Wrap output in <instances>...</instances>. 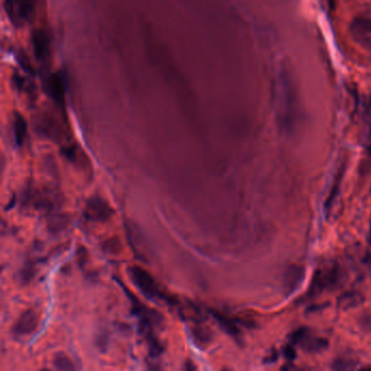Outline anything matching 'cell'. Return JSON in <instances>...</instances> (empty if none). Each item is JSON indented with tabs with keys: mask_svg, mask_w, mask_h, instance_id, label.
Instances as JSON below:
<instances>
[{
	"mask_svg": "<svg viewBox=\"0 0 371 371\" xmlns=\"http://www.w3.org/2000/svg\"><path fill=\"white\" fill-rule=\"evenodd\" d=\"M341 269L337 263H327L320 265L312 277L308 294L316 296L326 290L337 288V283L341 280Z\"/></svg>",
	"mask_w": 371,
	"mask_h": 371,
	"instance_id": "obj_1",
	"label": "cell"
},
{
	"mask_svg": "<svg viewBox=\"0 0 371 371\" xmlns=\"http://www.w3.org/2000/svg\"><path fill=\"white\" fill-rule=\"evenodd\" d=\"M130 278L136 288L145 295L146 298L154 300H165L167 302V295L160 289L155 279L140 267H132L130 269Z\"/></svg>",
	"mask_w": 371,
	"mask_h": 371,
	"instance_id": "obj_2",
	"label": "cell"
},
{
	"mask_svg": "<svg viewBox=\"0 0 371 371\" xmlns=\"http://www.w3.org/2000/svg\"><path fill=\"white\" fill-rule=\"evenodd\" d=\"M349 30L355 42L371 54V13L356 15L351 20Z\"/></svg>",
	"mask_w": 371,
	"mask_h": 371,
	"instance_id": "obj_3",
	"label": "cell"
},
{
	"mask_svg": "<svg viewBox=\"0 0 371 371\" xmlns=\"http://www.w3.org/2000/svg\"><path fill=\"white\" fill-rule=\"evenodd\" d=\"M293 343L300 344L308 353H319L328 347V341L323 337H314L305 328H300L292 335Z\"/></svg>",
	"mask_w": 371,
	"mask_h": 371,
	"instance_id": "obj_4",
	"label": "cell"
},
{
	"mask_svg": "<svg viewBox=\"0 0 371 371\" xmlns=\"http://www.w3.org/2000/svg\"><path fill=\"white\" fill-rule=\"evenodd\" d=\"M5 8L10 20L15 25L30 22L35 15L34 3H6Z\"/></svg>",
	"mask_w": 371,
	"mask_h": 371,
	"instance_id": "obj_5",
	"label": "cell"
},
{
	"mask_svg": "<svg viewBox=\"0 0 371 371\" xmlns=\"http://www.w3.org/2000/svg\"><path fill=\"white\" fill-rule=\"evenodd\" d=\"M38 323L40 317L37 312L33 310H25L13 326V335L17 337H30L36 331Z\"/></svg>",
	"mask_w": 371,
	"mask_h": 371,
	"instance_id": "obj_6",
	"label": "cell"
},
{
	"mask_svg": "<svg viewBox=\"0 0 371 371\" xmlns=\"http://www.w3.org/2000/svg\"><path fill=\"white\" fill-rule=\"evenodd\" d=\"M305 278V270L302 265H293L289 267L285 271L284 278H283V286L286 295L293 294L295 291L300 288L303 281Z\"/></svg>",
	"mask_w": 371,
	"mask_h": 371,
	"instance_id": "obj_7",
	"label": "cell"
},
{
	"mask_svg": "<svg viewBox=\"0 0 371 371\" xmlns=\"http://www.w3.org/2000/svg\"><path fill=\"white\" fill-rule=\"evenodd\" d=\"M45 89L54 103L64 105V89H64V79L59 73L50 74L45 82Z\"/></svg>",
	"mask_w": 371,
	"mask_h": 371,
	"instance_id": "obj_8",
	"label": "cell"
},
{
	"mask_svg": "<svg viewBox=\"0 0 371 371\" xmlns=\"http://www.w3.org/2000/svg\"><path fill=\"white\" fill-rule=\"evenodd\" d=\"M32 43L37 59L45 61L50 54V37L45 31L36 30L33 33Z\"/></svg>",
	"mask_w": 371,
	"mask_h": 371,
	"instance_id": "obj_9",
	"label": "cell"
},
{
	"mask_svg": "<svg viewBox=\"0 0 371 371\" xmlns=\"http://www.w3.org/2000/svg\"><path fill=\"white\" fill-rule=\"evenodd\" d=\"M87 214L89 219L97 220V221H103L112 214V210L101 199H91L87 207Z\"/></svg>",
	"mask_w": 371,
	"mask_h": 371,
	"instance_id": "obj_10",
	"label": "cell"
},
{
	"mask_svg": "<svg viewBox=\"0 0 371 371\" xmlns=\"http://www.w3.org/2000/svg\"><path fill=\"white\" fill-rule=\"evenodd\" d=\"M365 302L364 294L358 291H349L337 298V307L341 310H354Z\"/></svg>",
	"mask_w": 371,
	"mask_h": 371,
	"instance_id": "obj_11",
	"label": "cell"
},
{
	"mask_svg": "<svg viewBox=\"0 0 371 371\" xmlns=\"http://www.w3.org/2000/svg\"><path fill=\"white\" fill-rule=\"evenodd\" d=\"M358 365V361L351 355H341L332 361V370L333 371H355Z\"/></svg>",
	"mask_w": 371,
	"mask_h": 371,
	"instance_id": "obj_12",
	"label": "cell"
},
{
	"mask_svg": "<svg viewBox=\"0 0 371 371\" xmlns=\"http://www.w3.org/2000/svg\"><path fill=\"white\" fill-rule=\"evenodd\" d=\"M27 122L20 113H15L13 120V134L17 145H22L27 136Z\"/></svg>",
	"mask_w": 371,
	"mask_h": 371,
	"instance_id": "obj_13",
	"label": "cell"
},
{
	"mask_svg": "<svg viewBox=\"0 0 371 371\" xmlns=\"http://www.w3.org/2000/svg\"><path fill=\"white\" fill-rule=\"evenodd\" d=\"M212 316L218 321L219 325L221 326L222 329L228 332L229 335H233V337H238L240 335L239 328L236 327L233 320L218 312H212Z\"/></svg>",
	"mask_w": 371,
	"mask_h": 371,
	"instance_id": "obj_14",
	"label": "cell"
},
{
	"mask_svg": "<svg viewBox=\"0 0 371 371\" xmlns=\"http://www.w3.org/2000/svg\"><path fill=\"white\" fill-rule=\"evenodd\" d=\"M54 365L57 371H75L71 359L66 356L64 353H58L54 355Z\"/></svg>",
	"mask_w": 371,
	"mask_h": 371,
	"instance_id": "obj_15",
	"label": "cell"
},
{
	"mask_svg": "<svg viewBox=\"0 0 371 371\" xmlns=\"http://www.w3.org/2000/svg\"><path fill=\"white\" fill-rule=\"evenodd\" d=\"M193 337H194V341L196 342L197 344L207 345L212 340V333L201 326V327L193 329Z\"/></svg>",
	"mask_w": 371,
	"mask_h": 371,
	"instance_id": "obj_16",
	"label": "cell"
},
{
	"mask_svg": "<svg viewBox=\"0 0 371 371\" xmlns=\"http://www.w3.org/2000/svg\"><path fill=\"white\" fill-rule=\"evenodd\" d=\"M358 326L365 332H371V310L365 312L359 316Z\"/></svg>",
	"mask_w": 371,
	"mask_h": 371,
	"instance_id": "obj_17",
	"label": "cell"
},
{
	"mask_svg": "<svg viewBox=\"0 0 371 371\" xmlns=\"http://www.w3.org/2000/svg\"><path fill=\"white\" fill-rule=\"evenodd\" d=\"M367 148L371 154V96L369 101L368 107H367Z\"/></svg>",
	"mask_w": 371,
	"mask_h": 371,
	"instance_id": "obj_18",
	"label": "cell"
},
{
	"mask_svg": "<svg viewBox=\"0 0 371 371\" xmlns=\"http://www.w3.org/2000/svg\"><path fill=\"white\" fill-rule=\"evenodd\" d=\"M284 355L289 361H293L295 358V349L293 345H288L284 349Z\"/></svg>",
	"mask_w": 371,
	"mask_h": 371,
	"instance_id": "obj_19",
	"label": "cell"
},
{
	"mask_svg": "<svg viewBox=\"0 0 371 371\" xmlns=\"http://www.w3.org/2000/svg\"><path fill=\"white\" fill-rule=\"evenodd\" d=\"M185 371H196L194 363L192 361H187L184 366Z\"/></svg>",
	"mask_w": 371,
	"mask_h": 371,
	"instance_id": "obj_20",
	"label": "cell"
},
{
	"mask_svg": "<svg viewBox=\"0 0 371 371\" xmlns=\"http://www.w3.org/2000/svg\"><path fill=\"white\" fill-rule=\"evenodd\" d=\"M358 371H371V364L365 365V366L361 367Z\"/></svg>",
	"mask_w": 371,
	"mask_h": 371,
	"instance_id": "obj_21",
	"label": "cell"
},
{
	"mask_svg": "<svg viewBox=\"0 0 371 371\" xmlns=\"http://www.w3.org/2000/svg\"><path fill=\"white\" fill-rule=\"evenodd\" d=\"M369 243L371 245V221H370V229H369Z\"/></svg>",
	"mask_w": 371,
	"mask_h": 371,
	"instance_id": "obj_22",
	"label": "cell"
},
{
	"mask_svg": "<svg viewBox=\"0 0 371 371\" xmlns=\"http://www.w3.org/2000/svg\"><path fill=\"white\" fill-rule=\"evenodd\" d=\"M41 371H50V370H48V369H42V370Z\"/></svg>",
	"mask_w": 371,
	"mask_h": 371,
	"instance_id": "obj_23",
	"label": "cell"
},
{
	"mask_svg": "<svg viewBox=\"0 0 371 371\" xmlns=\"http://www.w3.org/2000/svg\"><path fill=\"white\" fill-rule=\"evenodd\" d=\"M222 371H230V370H228V369H224V370Z\"/></svg>",
	"mask_w": 371,
	"mask_h": 371,
	"instance_id": "obj_24",
	"label": "cell"
}]
</instances>
